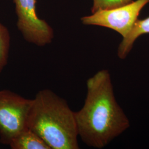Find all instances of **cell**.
Segmentation results:
<instances>
[{"mask_svg": "<svg viewBox=\"0 0 149 149\" xmlns=\"http://www.w3.org/2000/svg\"><path fill=\"white\" fill-rule=\"evenodd\" d=\"M84 104L75 112L79 136L89 147L103 149L130 127L114 95L109 71H97L87 80Z\"/></svg>", "mask_w": 149, "mask_h": 149, "instance_id": "cell-1", "label": "cell"}, {"mask_svg": "<svg viewBox=\"0 0 149 149\" xmlns=\"http://www.w3.org/2000/svg\"><path fill=\"white\" fill-rule=\"evenodd\" d=\"M27 127L50 149H80L75 112L50 90L39 91L32 100Z\"/></svg>", "mask_w": 149, "mask_h": 149, "instance_id": "cell-2", "label": "cell"}, {"mask_svg": "<svg viewBox=\"0 0 149 149\" xmlns=\"http://www.w3.org/2000/svg\"><path fill=\"white\" fill-rule=\"evenodd\" d=\"M32 100L11 91H0V142L10 145L27 127Z\"/></svg>", "mask_w": 149, "mask_h": 149, "instance_id": "cell-3", "label": "cell"}, {"mask_svg": "<svg viewBox=\"0 0 149 149\" xmlns=\"http://www.w3.org/2000/svg\"><path fill=\"white\" fill-rule=\"evenodd\" d=\"M149 0H136L127 5L112 9L97 11L90 16L81 18L82 23L87 26H97L109 28L126 37L139 14Z\"/></svg>", "mask_w": 149, "mask_h": 149, "instance_id": "cell-4", "label": "cell"}, {"mask_svg": "<svg viewBox=\"0 0 149 149\" xmlns=\"http://www.w3.org/2000/svg\"><path fill=\"white\" fill-rule=\"evenodd\" d=\"M17 18V27L28 43L44 47L52 42L53 29L36 12V0H13Z\"/></svg>", "mask_w": 149, "mask_h": 149, "instance_id": "cell-5", "label": "cell"}, {"mask_svg": "<svg viewBox=\"0 0 149 149\" xmlns=\"http://www.w3.org/2000/svg\"><path fill=\"white\" fill-rule=\"evenodd\" d=\"M149 34V17L143 19H137L128 35L119 45L117 55L120 59H125L133 47L135 40L141 36Z\"/></svg>", "mask_w": 149, "mask_h": 149, "instance_id": "cell-6", "label": "cell"}, {"mask_svg": "<svg viewBox=\"0 0 149 149\" xmlns=\"http://www.w3.org/2000/svg\"><path fill=\"white\" fill-rule=\"evenodd\" d=\"M9 145L12 149H50L42 139L28 128L17 135Z\"/></svg>", "mask_w": 149, "mask_h": 149, "instance_id": "cell-7", "label": "cell"}, {"mask_svg": "<svg viewBox=\"0 0 149 149\" xmlns=\"http://www.w3.org/2000/svg\"><path fill=\"white\" fill-rule=\"evenodd\" d=\"M10 46L9 31L0 22V72L7 64Z\"/></svg>", "mask_w": 149, "mask_h": 149, "instance_id": "cell-8", "label": "cell"}, {"mask_svg": "<svg viewBox=\"0 0 149 149\" xmlns=\"http://www.w3.org/2000/svg\"><path fill=\"white\" fill-rule=\"evenodd\" d=\"M132 1L133 0H93L91 12L93 13L100 10L116 8L127 5Z\"/></svg>", "mask_w": 149, "mask_h": 149, "instance_id": "cell-9", "label": "cell"}]
</instances>
